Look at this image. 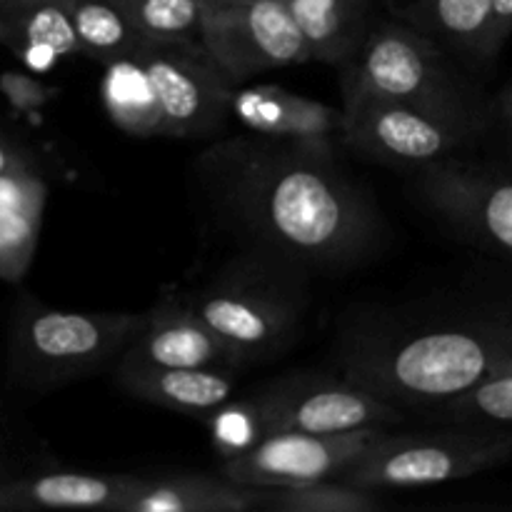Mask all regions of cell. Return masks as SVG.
I'll return each instance as SVG.
<instances>
[{
    "label": "cell",
    "mask_w": 512,
    "mask_h": 512,
    "mask_svg": "<svg viewBox=\"0 0 512 512\" xmlns=\"http://www.w3.org/2000/svg\"><path fill=\"white\" fill-rule=\"evenodd\" d=\"M203 178L245 233L293 263H355L378 238L375 210L330 155L228 140L205 155Z\"/></svg>",
    "instance_id": "1"
},
{
    "label": "cell",
    "mask_w": 512,
    "mask_h": 512,
    "mask_svg": "<svg viewBox=\"0 0 512 512\" xmlns=\"http://www.w3.org/2000/svg\"><path fill=\"white\" fill-rule=\"evenodd\" d=\"M498 373H512V330L503 320L425 330L360 350L348 363V380L405 403H445Z\"/></svg>",
    "instance_id": "2"
},
{
    "label": "cell",
    "mask_w": 512,
    "mask_h": 512,
    "mask_svg": "<svg viewBox=\"0 0 512 512\" xmlns=\"http://www.w3.org/2000/svg\"><path fill=\"white\" fill-rule=\"evenodd\" d=\"M148 315L75 313L28 305L10 333V370L30 388H55L93 375L133 345Z\"/></svg>",
    "instance_id": "3"
},
{
    "label": "cell",
    "mask_w": 512,
    "mask_h": 512,
    "mask_svg": "<svg viewBox=\"0 0 512 512\" xmlns=\"http://www.w3.org/2000/svg\"><path fill=\"white\" fill-rule=\"evenodd\" d=\"M345 90L400 100L465 130L468 113L438 50L423 33L385 23L365 38L345 78Z\"/></svg>",
    "instance_id": "4"
},
{
    "label": "cell",
    "mask_w": 512,
    "mask_h": 512,
    "mask_svg": "<svg viewBox=\"0 0 512 512\" xmlns=\"http://www.w3.org/2000/svg\"><path fill=\"white\" fill-rule=\"evenodd\" d=\"M512 458V435L388 433L340 480L370 490L425 488L478 475Z\"/></svg>",
    "instance_id": "5"
},
{
    "label": "cell",
    "mask_w": 512,
    "mask_h": 512,
    "mask_svg": "<svg viewBox=\"0 0 512 512\" xmlns=\"http://www.w3.org/2000/svg\"><path fill=\"white\" fill-rule=\"evenodd\" d=\"M200 43L233 83L310 60L288 0H213L203 5Z\"/></svg>",
    "instance_id": "6"
},
{
    "label": "cell",
    "mask_w": 512,
    "mask_h": 512,
    "mask_svg": "<svg viewBox=\"0 0 512 512\" xmlns=\"http://www.w3.org/2000/svg\"><path fill=\"white\" fill-rule=\"evenodd\" d=\"M135 53L153 78L163 113V135H210L233 113L235 83L203 43L140 40Z\"/></svg>",
    "instance_id": "7"
},
{
    "label": "cell",
    "mask_w": 512,
    "mask_h": 512,
    "mask_svg": "<svg viewBox=\"0 0 512 512\" xmlns=\"http://www.w3.org/2000/svg\"><path fill=\"white\" fill-rule=\"evenodd\" d=\"M390 430L383 425L350 433H273L253 450L223 463L225 478L258 488L340 478Z\"/></svg>",
    "instance_id": "8"
},
{
    "label": "cell",
    "mask_w": 512,
    "mask_h": 512,
    "mask_svg": "<svg viewBox=\"0 0 512 512\" xmlns=\"http://www.w3.org/2000/svg\"><path fill=\"white\" fill-rule=\"evenodd\" d=\"M268 435L273 433H350L398 423L400 413L353 380L290 378L255 398ZM265 435V438H268Z\"/></svg>",
    "instance_id": "9"
},
{
    "label": "cell",
    "mask_w": 512,
    "mask_h": 512,
    "mask_svg": "<svg viewBox=\"0 0 512 512\" xmlns=\"http://www.w3.org/2000/svg\"><path fill=\"white\" fill-rule=\"evenodd\" d=\"M340 135L373 158L425 165L445 158L465 130L415 105L345 90Z\"/></svg>",
    "instance_id": "10"
},
{
    "label": "cell",
    "mask_w": 512,
    "mask_h": 512,
    "mask_svg": "<svg viewBox=\"0 0 512 512\" xmlns=\"http://www.w3.org/2000/svg\"><path fill=\"white\" fill-rule=\"evenodd\" d=\"M185 303L225 340L243 360H258L275 355L290 340L295 330V305L250 285H215L198 290Z\"/></svg>",
    "instance_id": "11"
},
{
    "label": "cell",
    "mask_w": 512,
    "mask_h": 512,
    "mask_svg": "<svg viewBox=\"0 0 512 512\" xmlns=\"http://www.w3.org/2000/svg\"><path fill=\"white\" fill-rule=\"evenodd\" d=\"M423 193L475 238L512 255V178L465 165H433Z\"/></svg>",
    "instance_id": "12"
},
{
    "label": "cell",
    "mask_w": 512,
    "mask_h": 512,
    "mask_svg": "<svg viewBox=\"0 0 512 512\" xmlns=\"http://www.w3.org/2000/svg\"><path fill=\"white\" fill-rule=\"evenodd\" d=\"M123 355L165 368H225L245 365L243 355L230 348L185 300L168 298L148 313L140 330Z\"/></svg>",
    "instance_id": "13"
},
{
    "label": "cell",
    "mask_w": 512,
    "mask_h": 512,
    "mask_svg": "<svg viewBox=\"0 0 512 512\" xmlns=\"http://www.w3.org/2000/svg\"><path fill=\"white\" fill-rule=\"evenodd\" d=\"M233 115L253 133L330 155V140L343 128V110L290 93L280 85L233 90Z\"/></svg>",
    "instance_id": "14"
},
{
    "label": "cell",
    "mask_w": 512,
    "mask_h": 512,
    "mask_svg": "<svg viewBox=\"0 0 512 512\" xmlns=\"http://www.w3.org/2000/svg\"><path fill=\"white\" fill-rule=\"evenodd\" d=\"M233 373L225 368H165L123 355L118 383L145 403L205 418L233 398Z\"/></svg>",
    "instance_id": "15"
},
{
    "label": "cell",
    "mask_w": 512,
    "mask_h": 512,
    "mask_svg": "<svg viewBox=\"0 0 512 512\" xmlns=\"http://www.w3.org/2000/svg\"><path fill=\"white\" fill-rule=\"evenodd\" d=\"M138 475L45 473L0 480V512L18 510H110L125 512Z\"/></svg>",
    "instance_id": "16"
},
{
    "label": "cell",
    "mask_w": 512,
    "mask_h": 512,
    "mask_svg": "<svg viewBox=\"0 0 512 512\" xmlns=\"http://www.w3.org/2000/svg\"><path fill=\"white\" fill-rule=\"evenodd\" d=\"M268 488L210 475L138 478L125 512H248L265 510Z\"/></svg>",
    "instance_id": "17"
},
{
    "label": "cell",
    "mask_w": 512,
    "mask_h": 512,
    "mask_svg": "<svg viewBox=\"0 0 512 512\" xmlns=\"http://www.w3.org/2000/svg\"><path fill=\"white\" fill-rule=\"evenodd\" d=\"M105 113L123 133L138 138L163 135V113L155 93L153 78L135 50L105 60V75L100 83Z\"/></svg>",
    "instance_id": "18"
},
{
    "label": "cell",
    "mask_w": 512,
    "mask_h": 512,
    "mask_svg": "<svg viewBox=\"0 0 512 512\" xmlns=\"http://www.w3.org/2000/svg\"><path fill=\"white\" fill-rule=\"evenodd\" d=\"M310 60L343 63L363 40L365 0H288Z\"/></svg>",
    "instance_id": "19"
},
{
    "label": "cell",
    "mask_w": 512,
    "mask_h": 512,
    "mask_svg": "<svg viewBox=\"0 0 512 512\" xmlns=\"http://www.w3.org/2000/svg\"><path fill=\"white\" fill-rule=\"evenodd\" d=\"M0 15L13 30L15 50L25 43H40L60 58L83 55L65 0H0Z\"/></svg>",
    "instance_id": "20"
},
{
    "label": "cell",
    "mask_w": 512,
    "mask_h": 512,
    "mask_svg": "<svg viewBox=\"0 0 512 512\" xmlns=\"http://www.w3.org/2000/svg\"><path fill=\"white\" fill-rule=\"evenodd\" d=\"M495 0H423L418 18L453 48L490 58Z\"/></svg>",
    "instance_id": "21"
},
{
    "label": "cell",
    "mask_w": 512,
    "mask_h": 512,
    "mask_svg": "<svg viewBox=\"0 0 512 512\" xmlns=\"http://www.w3.org/2000/svg\"><path fill=\"white\" fill-rule=\"evenodd\" d=\"M78 33L83 55L110 60L138 48V30L113 0H65Z\"/></svg>",
    "instance_id": "22"
},
{
    "label": "cell",
    "mask_w": 512,
    "mask_h": 512,
    "mask_svg": "<svg viewBox=\"0 0 512 512\" xmlns=\"http://www.w3.org/2000/svg\"><path fill=\"white\" fill-rule=\"evenodd\" d=\"M378 490L353 485L348 480H315V483L268 488L265 510L273 512H375L380 508Z\"/></svg>",
    "instance_id": "23"
},
{
    "label": "cell",
    "mask_w": 512,
    "mask_h": 512,
    "mask_svg": "<svg viewBox=\"0 0 512 512\" xmlns=\"http://www.w3.org/2000/svg\"><path fill=\"white\" fill-rule=\"evenodd\" d=\"M143 40L200 43L203 3L200 0H113Z\"/></svg>",
    "instance_id": "24"
},
{
    "label": "cell",
    "mask_w": 512,
    "mask_h": 512,
    "mask_svg": "<svg viewBox=\"0 0 512 512\" xmlns=\"http://www.w3.org/2000/svg\"><path fill=\"white\" fill-rule=\"evenodd\" d=\"M205 420H208L215 450L225 460L248 453L268 435L255 398L243 400V403H230L228 400L220 408H215L213 413L205 415Z\"/></svg>",
    "instance_id": "25"
},
{
    "label": "cell",
    "mask_w": 512,
    "mask_h": 512,
    "mask_svg": "<svg viewBox=\"0 0 512 512\" xmlns=\"http://www.w3.org/2000/svg\"><path fill=\"white\" fill-rule=\"evenodd\" d=\"M443 405L450 418L463 423L512 425V373L493 375Z\"/></svg>",
    "instance_id": "26"
},
{
    "label": "cell",
    "mask_w": 512,
    "mask_h": 512,
    "mask_svg": "<svg viewBox=\"0 0 512 512\" xmlns=\"http://www.w3.org/2000/svg\"><path fill=\"white\" fill-rule=\"evenodd\" d=\"M43 215L0 208V278L20 280L33 263Z\"/></svg>",
    "instance_id": "27"
},
{
    "label": "cell",
    "mask_w": 512,
    "mask_h": 512,
    "mask_svg": "<svg viewBox=\"0 0 512 512\" xmlns=\"http://www.w3.org/2000/svg\"><path fill=\"white\" fill-rule=\"evenodd\" d=\"M48 188L33 168L0 173V208L43 215Z\"/></svg>",
    "instance_id": "28"
},
{
    "label": "cell",
    "mask_w": 512,
    "mask_h": 512,
    "mask_svg": "<svg viewBox=\"0 0 512 512\" xmlns=\"http://www.w3.org/2000/svg\"><path fill=\"white\" fill-rule=\"evenodd\" d=\"M0 90L8 98V103L13 105L20 113H30V110H38L40 105L48 103L53 98L55 90L43 85L40 80H35L28 73H3L0 75Z\"/></svg>",
    "instance_id": "29"
},
{
    "label": "cell",
    "mask_w": 512,
    "mask_h": 512,
    "mask_svg": "<svg viewBox=\"0 0 512 512\" xmlns=\"http://www.w3.org/2000/svg\"><path fill=\"white\" fill-rule=\"evenodd\" d=\"M512 33V0H495L493 33H490V58L500 53Z\"/></svg>",
    "instance_id": "30"
},
{
    "label": "cell",
    "mask_w": 512,
    "mask_h": 512,
    "mask_svg": "<svg viewBox=\"0 0 512 512\" xmlns=\"http://www.w3.org/2000/svg\"><path fill=\"white\" fill-rule=\"evenodd\" d=\"M18 55L30 73H48V70H53V65L60 60V55L55 53L53 48H48V45H40V43L20 45Z\"/></svg>",
    "instance_id": "31"
},
{
    "label": "cell",
    "mask_w": 512,
    "mask_h": 512,
    "mask_svg": "<svg viewBox=\"0 0 512 512\" xmlns=\"http://www.w3.org/2000/svg\"><path fill=\"white\" fill-rule=\"evenodd\" d=\"M23 168H30V160L25 158L20 150H15L13 145H8L3 138H0V173H10V170H23Z\"/></svg>",
    "instance_id": "32"
},
{
    "label": "cell",
    "mask_w": 512,
    "mask_h": 512,
    "mask_svg": "<svg viewBox=\"0 0 512 512\" xmlns=\"http://www.w3.org/2000/svg\"><path fill=\"white\" fill-rule=\"evenodd\" d=\"M500 110H503L505 120H508L512 128V83L503 90V95H500Z\"/></svg>",
    "instance_id": "33"
},
{
    "label": "cell",
    "mask_w": 512,
    "mask_h": 512,
    "mask_svg": "<svg viewBox=\"0 0 512 512\" xmlns=\"http://www.w3.org/2000/svg\"><path fill=\"white\" fill-rule=\"evenodd\" d=\"M0 43L3 45H10V48H15V38H13V30H10L8 20L0 15Z\"/></svg>",
    "instance_id": "34"
},
{
    "label": "cell",
    "mask_w": 512,
    "mask_h": 512,
    "mask_svg": "<svg viewBox=\"0 0 512 512\" xmlns=\"http://www.w3.org/2000/svg\"><path fill=\"white\" fill-rule=\"evenodd\" d=\"M503 323H505V325H508V328L512 330V318H508V320H503Z\"/></svg>",
    "instance_id": "35"
},
{
    "label": "cell",
    "mask_w": 512,
    "mask_h": 512,
    "mask_svg": "<svg viewBox=\"0 0 512 512\" xmlns=\"http://www.w3.org/2000/svg\"><path fill=\"white\" fill-rule=\"evenodd\" d=\"M200 3H203V5H205V3H213V0H200Z\"/></svg>",
    "instance_id": "36"
}]
</instances>
